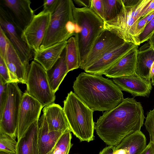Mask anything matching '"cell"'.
<instances>
[{
	"instance_id": "6da1fadb",
	"label": "cell",
	"mask_w": 154,
	"mask_h": 154,
	"mask_svg": "<svg viewBox=\"0 0 154 154\" xmlns=\"http://www.w3.org/2000/svg\"><path fill=\"white\" fill-rule=\"evenodd\" d=\"M145 118L141 103L127 98L103 113L95 122L94 128L106 145L116 146L126 136L140 131Z\"/></svg>"
},
{
	"instance_id": "7a4b0ae2",
	"label": "cell",
	"mask_w": 154,
	"mask_h": 154,
	"mask_svg": "<svg viewBox=\"0 0 154 154\" xmlns=\"http://www.w3.org/2000/svg\"><path fill=\"white\" fill-rule=\"evenodd\" d=\"M72 87L74 93L94 111L110 110L124 99L120 88L101 75L81 72Z\"/></svg>"
},
{
	"instance_id": "3957f363",
	"label": "cell",
	"mask_w": 154,
	"mask_h": 154,
	"mask_svg": "<svg viewBox=\"0 0 154 154\" xmlns=\"http://www.w3.org/2000/svg\"><path fill=\"white\" fill-rule=\"evenodd\" d=\"M151 0H122V8L114 18L104 21V29L109 30L125 42L138 46L140 44L136 36L137 24L142 18L143 10Z\"/></svg>"
},
{
	"instance_id": "277c9868",
	"label": "cell",
	"mask_w": 154,
	"mask_h": 154,
	"mask_svg": "<svg viewBox=\"0 0 154 154\" xmlns=\"http://www.w3.org/2000/svg\"><path fill=\"white\" fill-rule=\"evenodd\" d=\"M63 109L70 130L80 141L94 140V111L72 91L63 101Z\"/></svg>"
},
{
	"instance_id": "5b68a950",
	"label": "cell",
	"mask_w": 154,
	"mask_h": 154,
	"mask_svg": "<svg viewBox=\"0 0 154 154\" xmlns=\"http://www.w3.org/2000/svg\"><path fill=\"white\" fill-rule=\"evenodd\" d=\"M73 13L75 22L80 28L79 32L74 36L79 50L80 65L104 29V21L88 8L75 7Z\"/></svg>"
},
{
	"instance_id": "8992f818",
	"label": "cell",
	"mask_w": 154,
	"mask_h": 154,
	"mask_svg": "<svg viewBox=\"0 0 154 154\" xmlns=\"http://www.w3.org/2000/svg\"><path fill=\"white\" fill-rule=\"evenodd\" d=\"M75 7L72 0H58L55 10L51 14L50 22L39 50L67 41L72 36L68 32L66 27L69 21L75 20Z\"/></svg>"
},
{
	"instance_id": "52a82bcc",
	"label": "cell",
	"mask_w": 154,
	"mask_h": 154,
	"mask_svg": "<svg viewBox=\"0 0 154 154\" xmlns=\"http://www.w3.org/2000/svg\"><path fill=\"white\" fill-rule=\"evenodd\" d=\"M26 92L39 102L43 107L54 103L55 93L51 88L47 71L33 60L29 66Z\"/></svg>"
},
{
	"instance_id": "ba28073f",
	"label": "cell",
	"mask_w": 154,
	"mask_h": 154,
	"mask_svg": "<svg viewBox=\"0 0 154 154\" xmlns=\"http://www.w3.org/2000/svg\"><path fill=\"white\" fill-rule=\"evenodd\" d=\"M18 83L8 84L6 103L0 116V131L16 139L18 117L23 94Z\"/></svg>"
},
{
	"instance_id": "9c48e42d",
	"label": "cell",
	"mask_w": 154,
	"mask_h": 154,
	"mask_svg": "<svg viewBox=\"0 0 154 154\" xmlns=\"http://www.w3.org/2000/svg\"><path fill=\"white\" fill-rule=\"evenodd\" d=\"M0 28L4 32L23 63L29 67V62L34 55V51L23 39V31L16 25L7 11L1 5Z\"/></svg>"
},
{
	"instance_id": "30bf717a",
	"label": "cell",
	"mask_w": 154,
	"mask_h": 154,
	"mask_svg": "<svg viewBox=\"0 0 154 154\" xmlns=\"http://www.w3.org/2000/svg\"><path fill=\"white\" fill-rule=\"evenodd\" d=\"M43 107L39 102L26 92L23 94L18 117L17 140L24 137L30 126L39 120Z\"/></svg>"
},
{
	"instance_id": "8fae6325",
	"label": "cell",
	"mask_w": 154,
	"mask_h": 154,
	"mask_svg": "<svg viewBox=\"0 0 154 154\" xmlns=\"http://www.w3.org/2000/svg\"><path fill=\"white\" fill-rule=\"evenodd\" d=\"M125 42L114 33L104 29L96 40L79 68L85 70L106 53Z\"/></svg>"
},
{
	"instance_id": "7c38bea8",
	"label": "cell",
	"mask_w": 154,
	"mask_h": 154,
	"mask_svg": "<svg viewBox=\"0 0 154 154\" xmlns=\"http://www.w3.org/2000/svg\"><path fill=\"white\" fill-rule=\"evenodd\" d=\"M51 14L42 11L35 15L23 32L22 37L34 52L39 50L50 22Z\"/></svg>"
},
{
	"instance_id": "4fadbf2b",
	"label": "cell",
	"mask_w": 154,
	"mask_h": 154,
	"mask_svg": "<svg viewBox=\"0 0 154 154\" xmlns=\"http://www.w3.org/2000/svg\"><path fill=\"white\" fill-rule=\"evenodd\" d=\"M31 3L29 0H0V5L23 32L35 15L30 6Z\"/></svg>"
},
{
	"instance_id": "5bb4252c",
	"label": "cell",
	"mask_w": 154,
	"mask_h": 154,
	"mask_svg": "<svg viewBox=\"0 0 154 154\" xmlns=\"http://www.w3.org/2000/svg\"><path fill=\"white\" fill-rule=\"evenodd\" d=\"M137 46L132 43L125 42L106 53L84 71L90 74L103 75L105 72L114 65Z\"/></svg>"
},
{
	"instance_id": "9a60e30c",
	"label": "cell",
	"mask_w": 154,
	"mask_h": 154,
	"mask_svg": "<svg viewBox=\"0 0 154 154\" xmlns=\"http://www.w3.org/2000/svg\"><path fill=\"white\" fill-rule=\"evenodd\" d=\"M112 81L122 91L135 97H148L152 88L150 80L142 78L136 74L112 78Z\"/></svg>"
},
{
	"instance_id": "2e32d148",
	"label": "cell",
	"mask_w": 154,
	"mask_h": 154,
	"mask_svg": "<svg viewBox=\"0 0 154 154\" xmlns=\"http://www.w3.org/2000/svg\"><path fill=\"white\" fill-rule=\"evenodd\" d=\"M5 60L13 82L26 84L29 67L23 63L8 38Z\"/></svg>"
},
{
	"instance_id": "e0dca14e",
	"label": "cell",
	"mask_w": 154,
	"mask_h": 154,
	"mask_svg": "<svg viewBox=\"0 0 154 154\" xmlns=\"http://www.w3.org/2000/svg\"><path fill=\"white\" fill-rule=\"evenodd\" d=\"M138 48V46H137L103 75L112 79L136 74Z\"/></svg>"
},
{
	"instance_id": "ac0fdd59",
	"label": "cell",
	"mask_w": 154,
	"mask_h": 154,
	"mask_svg": "<svg viewBox=\"0 0 154 154\" xmlns=\"http://www.w3.org/2000/svg\"><path fill=\"white\" fill-rule=\"evenodd\" d=\"M48 123L49 131L65 132L70 130L63 108L53 103L44 107L42 110Z\"/></svg>"
},
{
	"instance_id": "d6986e66",
	"label": "cell",
	"mask_w": 154,
	"mask_h": 154,
	"mask_svg": "<svg viewBox=\"0 0 154 154\" xmlns=\"http://www.w3.org/2000/svg\"><path fill=\"white\" fill-rule=\"evenodd\" d=\"M63 133L57 131L50 132L45 117L43 114L39 118L38 122L39 154H47L50 152Z\"/></svg>"
},
{
	"instance_id": "ffe728a7",
	"label": "cell",
	"mask_w": 154,
	"mask_h": 154,
	"mask_svg": "<svg viewBox=\"0 0 154 154\" xmlns=\"http://www.w3.org/2000/svg\"><path fill=\"white\" fill-rule=\"evenodd\" d=\"M145 135L140 131L129 134L115 146L114 154H141L146 146Z\"/></svg>"
},
{
	"instance_id": "44dd1931",
	"label": "cell",
	"mask_w": 154,
	"mask_h": 154,
	"mask_svg": "<svg viewBox=\"0 0 154 154\" xmlns=\"http://www.w3.org/2000/svg\"><path fill=\"white\" fill-rule=\"evenodd\" d=\"M66 44L67 41L60 42L34 52V60L46 71L49 70L60 58Z\"/></svg>"
},
{
	"instance_id": "7402d4cb",
	"label": "cell",
	"mask_w": 154,
	"mask_h": 154,
	"mask_svg": "<svg viewBox=\"0 0 154 154\" xmlns=\"http://www.w3.org/2000/svg\"><path fill=\"white\" fill-rule=\"evenodd\" d=\"M154 62V48L149 42L138 48L136 74L142 78L150 80V70Z\"/></svg>"
},
{
	"instance_id": "603a6c76",
	"label": "cell",
	"mask_w": 154,
	"mask_h": 154,
	"mask_svg": "<svg viewBox=\"0 0 154 154\" xmlns=\"http://www.w3.org/2000/svg\"><path fill=\"white\" fill-rule=\"evenodd\" d=\"M38 120L30 126L24 137L17 140L16 154H39L38 144Z\"/></svg>"
},
{
	"instance_id": "cb8c5ba5",
	"label": "cell",
	"mask_w": 154,
	"mask_h": 154,
	"mask_svg": "<svg viewBox=\"0 0 154 154\" xmlns=\"http://www.w3.org/2000/svg\"><path fill=\"white\" fill-rule=\"evenodd\" d=\"M47 72L51 89L55 93L68 72L66 60L65 48L60 58L50 69L47 71Z\"/></svg>"
},
{
	"instance_id": "d4e9b609",
	"label": "cell",
	"mask_w": 154,
	"mask_h": 154,
	"mask_svg": "<svg viewBox=\"0 0 154 154\" xmlns=\"http://www.w3.org/2000/svg\"><path fill=\"white\" fill-rule=\"evenodd\" d=\"M65 48L68 72L79 68L81 63L80 53L77 41L74 36L68 40Z\"/></svg>"
},
{
	"instance_id": "484cf974",
	"label": "cell",
	"mask_w": 154,
	"mask_h": 154,
	"mask_svg": "<svg viewBox=\"0 0 154 154\" xmlns=\"http://www.w3.org/2000/svg\"><path fill=\"white\" fill-rule=\"evenodd\" d=\"M105 21H107L116 17L122 8V0H103Z\"/></svg>"
},
{
	"instance_id": "4316f807",
	"label": "cell",
	"mask_w": 154,
	"mask_h": 154,
	"mask_svg": "<svg viewBox=\"0 0 154 154\" xmlns=\"http://www.w3.org/2000/svg\"><path fill=\"white\" fill-rule=\"evenodd\" d=\"M72 138L70 130L64 133L56 144L52 154H69L73 145L71 142Z\"/></svg>"
},
{
	"instance_id": "83f0119b",
	"label": "cell",
	"mask_w": 154,
	"mask_h": 154,
	"mask_svg": "<svg viewBox=\"0 0 154 154\" xmlns=\"http://www.w3.org/2000/svg\"><path fill=\"white\" fill-rule=\"evenodd\" d=\"M15 139L0 131V151L16 154L17 142Z\"/></svg>"
},
{
	"instance_id": "f1b7e54d",
	"label": "cell",
	"mask_w": 154,
	"mask_h": 154,
	"mask_svg": "<svg viewBox=\"0 0 154 154\" xmlns=\"http://www.w3.org/2000/svg\"><path fill=\"white\" fill-rule=\"evenodd\" d=\"M144 125L149 133L150 141L154 144V108L147 113Z\"/></svg>"
},
{
	"instance_id": "f546056e",
	"label": "cell",
	"mask_w": 154,
	"mask_h": 154,
	"mask_svg": "<svg viewBox=\"0 0 154 154\" xmlns=\"http://www.w3.org/2000/svg\"><path fill=\"white\" fill-rule=\"evenodd\" d=\"M154 33V18L146 26L143 32L139 36L140 44L147 41Z\"/></svg>"
},
{
	"instance_id": "4dcf8cb0",
	"label": "cell",
	"mask_w": 154,
	"mask_h": 154,
	"mask_svg": "<svg viewBox=\"0 0 154 154\" xmlns=\"http://www.w3.org/2000/svg\"><path fill=\"white\" fill-rule=\"evenodd\" d=\"M8 84L0 77V116L2 113L6 101Z\"/></svg>"
},
{
	"instance_id": "1f68e13d",
	"label": "cell",
	"mask_w": 154,
	"mask_h": 154,
	"mask_svg": "<svg viewBox=\"0 0 154 154\" xmlns=\"http://www.w3.org/2000/svg\"><path fill=\"white\" fill-rule=\"evenodd\" d=\"M90 8L105 21L103 0H91Z\"/></svg>"
},
{
	"instance_id": "d6a6232c",
	"label": "cell",
	"mask_w": 154,
	"mask_h": 154,
	"mask_svg": "<svg viewBox=\"0 0 154 154\" xmlns=\"http://www.w3.org/2000/svg\"><path fill=\"white\" fill-rule=\"evenodd\" d=\"M0 77L7 83L13 82L9 70L5 60L0 57Z\"/></svg>"
},
{
	"instance_id": "836d02e7",
	"label": "cell",
	"mask_w": 154,
	"mask_h": 154,
	"mask_svg": "<svg viewBox=\"0 0 154 154\" xmlns=\"http://www.w3.org/2000/svg\"><path fill=\"white\" fill-rule=\"evenodd\" d=\"M8 39L4 32L0 28V57L4 60L6 54Z\"/></svg>"
},
{
	"instance_id": "e575fe53",
	"label": "cell",
	"mask_w": 154,
	"mask_h": 154,
	"mask_svg": "<svg viewBox=\"0 0 154 154\" xmlns=\"http://www.w3.org/2000/svg\"><path fill=\"white\" fill-rule=\"evenodd\" d=\"M59 0H45L42 11L51 14L55 10Z\"/></svg>"
},
{
	"instance_id": "d590c367",
	"label": "cell",
	"mask_w": 154,
	"mask_h": 154,
	"mask_svg": "<svg viewBox=\"0 0 154 154\" xmlns=\"http://www.w3.org/2000/svg\"><path fill=\"white\" fill-rule=\"evenodd\" d=\"M146 16L142 17L139 20L137 24L136 32V36L138 39L139 36L143 32L146 25Z\"/></svg>"
},
{
	"instance_id": "8d00e7d4",
	"label": "cell",
	"mask_w": 154,
	"mask_h": 154,
	"mask_svg": "<svg viewBox=\"0 0 154 154\" xmlns=\"http://www.w3.org/2000/svg\"><path fill=\"white\" fill-rule=\"evenodd\" d=\"M154 11V0H151L147 6L143 10L141 17H146Z\"/></svg>"
},
{
	"instance_id": "74e56055",
	"label": "cell",
	"mask_w": 154,
	"mask_h": 154,
	"mask_svg": "<svg viewBox=\"0 0 154 154\" xmlns=\"http://www.w3.org/2000/svg\"><path fill=\"white\" fill-rule=\"evenodd\" d=\"M91 0H74L73 2L78 5L84 8H90Z\"/></svg>"
},
{
	"instance_id": "f35d334b",
	"label": "cell",
	"mask_w": 154,
	"mask_h": 154,
	"mask_svg": "<svg viewBox=\"0 0 154 154\" xmlns=\"http://www.w3.org/2000/svg\"><path fill=\"white\" fill-rule=\"evenodd\" d=\"M141 154H154V144L153 143L149 141Z\"/></svg>"
},
{
	"instance_id": "ab89813d",
	"label": "cell",
	"mask_w": 154,
	"mask_h": 154,
	"mask_svg": "<svg viewBox=\"0 0 154 154\" xmlns=\"http://www.w3.org/2000/svg\"><path fill=\"white\" fill-rule=\"evenodd\" d=\"M115 146H108L103 148L100 152L99 154H114Z\"/></svg>"
},
{
	"instance_id": "60d3db41",
	"label": "cell",
	"mask_w": 154,
	"mask_h": 154,
	"mask_svg": "<svg viewBox=\"0 0 154 154\" xmlns=\"http://www.w3.org/2000/svg\"><path fill=\"white\" fill-rule=\"evenodd\" d=\"M154 18V11L146 16L147 23L148 24Z\"/></svg>"
},
{
	"instance_id": "b9f144b4",
	"label": "cell",
	"mask_w": 154,
	"mask_h": 154,
	"mask_svg": "<svg viewBox=\"0 0 154 154\" xmlns=\"http://www.w3.org/2000/svg\"><path fill=\"white\" fill-rule=\"evenodd\" d=\"M150 73L151 79H152L154 76V62L151 67Z\"/></svg>"
},
{
	"instance_id": "7bdbcfd3",
	"label": "cell",
	"mask_w": 154,
	"mask_h": 154,
	"mask_svg": "<svg viewBox=\"0 0 154 154\" xmlns=\"http://www.w3.org/2000/svg\"><path fill=\"white\" fill-rule=\"evenodd\" d=\"M149 40L150 44L154 48V33Z\"/></svg>"
},
{
	"instance_id": "ee69618b",
	"label": "cell",
	"mask_w": 154,
	"mask_h": 154,
	"mask_svg": "<svg viewBox=\"0 0 154 154\" xmlns=\"http://www.w3.org/2000/svg\"><path fill=\"white\" fill-rule=\"evenodd\" d=\"M0 154H16L13 153H8L3 151H0Z\"/></svg>"
},
{
	"instance_id": "f6af8a7d",
	"label": "cell",
	"mask_w": 154,
	"mask_h": 154,
	"mask_svg": "<svg viewBox=\"0 0 154 154\" xmlns=\"http://www.w3.org/2000/svg\"><path fill=\"white\" fill-rule=\"evenodd\" d=\"M151 81L152 84V85H154V76L152 79Z\"/></svg>"
},
{
	"instance_id": "bcb514c9",
	"label": "cell",
	"mask_w": 154,
	"mask_h": 154,
	"mask_svg": "<svg viewBox=\"0 0 154 154\" xmlns=\"http://www.w3.org/2000/svg\"><path fill=\"white\" fill-rule=\"evenodd\" d=\"M54 148L50 152H48L47 154H52V153L53 151Z\"/></svg>"
}]
</instances>
